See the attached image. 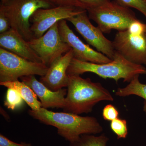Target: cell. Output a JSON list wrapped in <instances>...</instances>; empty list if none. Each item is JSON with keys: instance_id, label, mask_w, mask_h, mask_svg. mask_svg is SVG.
<instances>
[{"instance_id": "cell-16", "label": "cell", "mask_w": 146, "mask_h": 146, "mask_svg": "<svg viewBox=\"0 0 146 146\" xmlns=\"http://www.w3.org/2000/svg\"><path fill=\"white\" fill-rule=\"evenodd\" d=\"M139 76H135L125 87L118 88L115 95L122 97L135 95L143 98L144 100L143 111L146 116V84L141 83Z\"/></svg>"}, {"instance_id": "cell-26", "label": "cell", "mask_w": 146, "mask_h": 146, "mask_svg": "<svg viewBox=\"0 0 146 146\" xmlns=\"http://www.w3.org/2000/svg\"><path fill=\"white\" fill-rule=\"evenodd\" d=\"M1 113L7 119H9V116L7 113L4 110L1 108Z\"/></svg>"}, {"instance_id": "cell-15", "label": "cell", "mask_w": 146, "mask_h": 146, "mask_svg": "<svg viewBox=\"0 0 146 146\" xmlns=\"http://www.w3.org/2000/svg\"><path fill=\"white\" fill-rule=\"evenodd\" d=\"M0 85L7 87L8 89H14L18 91L32 110L36 111L42 107V104L37 100L36 94L30 87L23 82L17 80L0 82Z\"/></svg>"}, {"instance_id": "cell-24", "label": "cell", "mask_w": 146, "mask_h": 146, "mask_svg": "<svg viewBox=\"0 0 146 146\" xmlns=\"http://www.w3.org/2000/svg\"><path fill=\"white\" fill-rule=\"evenodd\" d=\"M56 6H71L84 9L83 5L77 0H51Z\"/></svg>"}, {"instance_id": "cell-6", "label": "cell", "mask_w": 146, "mask_h": 146, "mask_svg": "<svg viewBox=\"0 0 146 146\" xmlns=\"http://www.w3.org/2000/svg\"><path fill=\"white\" fill-rule=\"evenodd\" d=\"M48 68L42 63L30 61L0 48V82L17 81L31 75L43 76Z\"/></svg>"}, {"instance_id": "cell-9", "label": "cell", "mask_w": 146, "mask_h": 146, "mask_svg": "<svg viewBox=\"0 0 146 146\" xmlns=\"http://www.w3.org/2000/svg\"><path fill=\"white\" fill-rule=\"evenodd\" d=\"M115 51L131 63L146 65V32L118 31L112 41Z\"/></svg>"}, {"instance_id": "cell-23", "label": "cell", "mask_w": 146, "mask_h": 146, "mask_svg": "<svg viewBox=\"0 0 146 146\" xmlns=\"http://www.w3.org/2000/svg\"><path fill=\"white\" fill-rule=\"evenodd\" d=\"M11 29L10 21L4 13L0 10V33H4Z\"/></svg>"}, {"instance_id": "cell-12", "label": "cell", "mask_w": 146, "mask_h": 146, "mask_svg": "<svg viewBox=\"0 0 146 146\" xmlns=\"http://www.w3.org/2000/svg\"><path fill=\"white\" fill-rule=\"evenodd\" d=\"M73 58L71 48L53 62L46 74L41 76L40 82L52 91H58L63 87H68L69 78L67 70Z\"/></svg>"}, {"instance_id": "cell-11", "label": "cell", "mask_w": 146, "mask_h": 146, "mask_svg": "<svg viewBox=\"0 0 146 146\" xmlns=\"http://www.w3.org/2000/svg\"><path fill=\"white\" fill-rule=\"evenodd\" d=\"M58 30L61 39L72 49L74 58L85 62L102 64L112 60L102 53L84 44L70 28L65 20L58 22Z\"/></svg>"}, {"instance_id": "cell-18", "label": "cell", "mask_w": 146, "mask_h": 146, "mask_svg": "<svg viewBox=\"0 0 146 146\" xmlns=\"http://www.w3.org/2000/svg\"><path fill=\"white\" fill-rule=\"evenodd\" d=\"M24 101L18 91L14 89H7L4 105L9 109L13 110L21 107Z\"/></svg>"}, {"instance_id": "cell-4", "label": "cell", "mask_w": 146, "mask_h": 146, "mask_svg": "<svg viewBox=\"0 0 146 146\" xmlns=\"http://www.w3.org/2000/svg\"><path fill=\"white\" fill-rule=\"evenodd\" d=\"M56 6L51 0H9L1 3L0 10L8 18L11 28L29 42L33 39L30 23L32 15L39 9Z\"/></svg>"}, {"instance_id": "cell-17", "label": "cell", "mask_w": 146, "mask_h": 146, "mask_svg": "<svg viewBox=\"0 0 146 146\" xmlns=\"http://www.w3.org/2000/svg\"><path fill=\"white\" fill-rule=\"evenodd\" d=\"M108 140L104 134L99 136L84 134L81 135L77 141L70 143V146H106Z\"/></svg>"}, {"instance_id": "cell-5", "label": "cell", "mask_w": 146, "mask_h": 146, "mask_svg": "<svg viewBox=\"0 0 146 146\" xmlns=\"http://www.w3.org/2000/svg\"><path fill=\"white\" fill-rule=\"evenodd\" d=\"M87 11L89 18L97 24L104 33H110L112 30L124 31L138 19L130 8L120 4L116 0Z\"/></svg>"}, {"instance_id": "cell-7", "label": "cell", "mask_w": 146, "mask_h": 146, "mask_svg": "<svg viewBox=\"0 0 146 146\" xmlns=\"http://www.w3.org/2000/svg\"><path fill=\"white\" fill-rule=\"evenodd\" d=\"M43 64L49 67L55 60L71 50L70 46L61 39L58 22L39 38L28 42Z\"/></svg>"}, {"instance_id": "cell-20", "label": "cell", "mask_w": 146, "mask_h": 146, "mask_svg": "<svg viewBox=\"0 0 146 146\" xmlns=\"http://www.w3.org/2000/svg\"><path fill=\"white\" fill-rule=\"evenodd\" d=\"M120 4L135 9L140 11L146 18V0H116Z\"/></svg>"}, {"instance_id": "cell-14", "label": "cell", "mask_w": 146, "mask_h": 146, "mask_svg": "<svg viewBox=\"0 0 146 146\" xmlns=\"http://www.w3.org/2000/svg\"><path fill=\"white\" fill-rule=\"evenodd\" d=\"M0 46L30 61L42 63L27 41L12 29L0 34Z\"/></svg>"}, {"instance_id": "cell-10", "label": "cell", "mask_w": 146, "mask_h": 146, "mask_svg": "<svg viewBox=\"0 0 146 146\" xmlns=\"http://www.w3.org/2000/svg\"><path fill=\"white\" fill-rule=\"evenodd\" d=\"M84 9L71 6H57L50 8L39 9L30 19L33 38L42 36L55 24L76 16Z\"/></svg>"}, {"instance_id": "cell-21", "label": "cell", "mask_w": 146, "mask_h": 146, "mask_svg": "<svg viewBox=\"0 0 146 146\" xmlns=\"http://www.w3.org/2000/svg\"><path fill=\"white\" fill-rule=\"evenodd\" d=\"M119 113L117 109L112 104L106 106L102 110V117L105 120L111 121L119 118Z\"/></svg>"}, {"instance_id": "cell-1", "label": "cell", "mask_w": 146, "mask_h": 146, "mask_svg": "<svg viewBox=\"0 0 146 146\" xmlns=\"http://www.w3.org/2000/svg\"><path fill=\"white\" fill-rule=\"evenodd\" d=\"M28 113L43 123L56 127L58 133L70 143L77 141L81 135L98 134L103 130L99 122L94 117L52 112L42 107L36 111L29 110Z\"/></svg>"}, {"instance_id": "cell-25", "label": "cell", "mask_w": 146, "mask_h": 146, "mask_svg": "<svg viewBox=\"0 0 146 146\" xmlns=\"http://www.w3.org/2000/svg\"><path fill=\"white\" fill-rule=\"evenodd\" d=\"M0 146H33L31 144L22 142L17 143L11 141L2 134L0 135Z\"/></svg>"}, {"instance_id": "cell-27", "label": "cell", "mask_w": 146, "mask_h": 146, "mask_svg": "<svg viewBox=\"0 0 146 146\" xmlns=\"http://www.w3.org/2000/svg\"><path fill=\"white\" fill-rule=\"evenodd\" d=\"M9 0H1V4H4L5 3L7 2L8 1H9Z\"/></svg>"}, {"instance_id": "cell-13", "label": "cell", "mask_w": 146, "mask_h": 146, "mask_svg": "<svg viewBox=\"0 0 146 146\" xmlns=\"http://www.w3.org/2000/svg\"><path fill=\"white\" fill-rule=\"evenodd\" d=\"M20 79L33 90L41 101L43 108H56L63 109L65 107L67 89L52 91L41 82L37 80L34 75L22 77Z\"/></svg>"}, {"instance_id": "cell-22", "label": "cell", "mask_w": 146, "mask_h": 146, "mask_svg": "<svg viewBox=\"0 0 146 146\" xmlns=\"http://www.w3.org/2000/svg\"><path fill=\"white\" fill-rule=\"evenodd\" d=\"M83 5L84 9L87 10L90 9L97 7L109 2L111 0H77Z\"/></svg>"}, {"instance_id": "cell-2", "label": "cell", "mask_w": 146, "mask_h": 146, "mask_svg": "<svg viewBox=\"0 0 146 146\" xmlns=\"http://www.w3.org/2000/svg\"><path fill=\"white\" fill-rule=\"evenodd\" d=\"M68 76L64 112L78 115L89 113L99 102L114 100L111 93L99 82H93L91 79L83 78L80 75Z\"/></svg>"}, {"instance_id": "cell-3", "label": "cell", "mask_w": 146, "mask_h": 146, "mask_svg": "<svg viewBox=\"0 0 146 146\" xmlns=\"http://www.w3.org/2000/svg\"><path fill=\"white\" fill-rule=\"evenodd\" d=\"M91 72L104 79H112L118 82L123 79L129 82L135 76L146 74V68L143 65L130 62L115 51L113 60L109 63L98 64L81 61L73 58L67 70L68 75H80Z\"/></svg>"}, {"instance_id": "cell-8", "label": "cell", "mask_w": 146, "mask_h": 146, "mask_svg": "<svg viewBox=\"0 0 146 146\" xmlns=\"http://www.w3.org/2000/svg\"><path fill=\"white\" fill-rule=\"evenodd\" d=\"M87 10L84 9L76 16L68 18L66 21L72 24L76 31L88 44L93 46L99 52L113 60L115 50L112 42L104 36L98 27L92 25Z\"/></svg>"}, {"instance_id": "cell-19", "label": "cell", "mask_w": 146, "mask_h": 146, "mask_svg": "<svg viewBox=\"0 0 146 146\" xmlns=\"http://www.w3.org/2000/svg\"><path fill=\"white\" fill-rule=\"evenodd\" d=\"M111 130L117 136L118 139L125 138L128 134L127 122L126 120L117 118L110 122Z\"/></svg>"}]
</instances>
